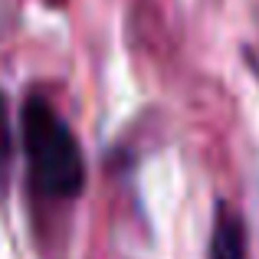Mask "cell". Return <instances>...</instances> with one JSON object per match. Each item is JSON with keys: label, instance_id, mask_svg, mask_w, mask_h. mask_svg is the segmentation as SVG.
Returning a JSON list of instances; mask_svg holds the SVG:
<instances>
[{"label": "cell", "instance_id": "cell-2", "mask_svg": "<svg viewBox=\"0 0 259 259\" xmlns=\"http://www.w3.org/2000/svg\"><path fill=\"white\" fill-rule=\"evenodd\" d=\"M210 259H246V227L243 217L223 203L213 220V236H210Z\"/></svg>", "mask_w": 259, "mask_h": 259}, {"label": "cell", "instance_id": "cell-1", "mask_svg": "<svg viewBox=\"0 0 259 259\" xmlns=\"http://www.w3.org/2000/svg\"><path fill=\"white\" fill-rule=\"evenodd\" d=\"M20 125H23L33 187L46 197H56V200H72L85 184L82 148H79L72 128L39 95L26 99Z\"/></svg>", "mask_w": 259, "mask_h": 259}, {"label": "cell", "instance_id": "cell-3", "mask_svg": "<svg viewBox=\"0 0 259 259\" xmlns=\"http://www.w3.org/2000/svg\"><path fill=\"white\" fill-rule=\"evenodd\" d=\"M7 154H10V135H7V105L0 95V158L7 161Z\"/></svg>", "mask_w": 259, "mask_h": 259}]
</instances>
